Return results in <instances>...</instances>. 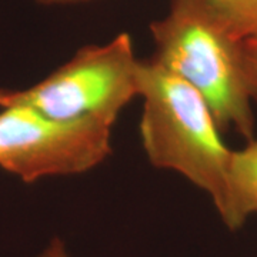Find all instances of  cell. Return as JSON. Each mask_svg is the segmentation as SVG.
I'll use <instances>...</instances> for the list:
<instances>
[{
  "instance_id": "1",
  "label": "cell",
  "mask_w": 257,
  "mask_h": 257,
  "mask_svg": "<svg viewBox=\"0 0 257 257\" xmlns=\"http://www.w3.org/2000/svg\"><path fill=\"white\" fill-rule=\"evenodd\" d=\"M142 146L157 169L172 170L209 194L220 216L227 203L231 149L210 107L190 84L160 64L139 60Z\"/></svg>"
},
{
  "instance_id": "2",
  "label": "cell",
  "mask_w": 257,
  "mask_h": 257,
  "mask_svg": "<svg viewBox=\"0 0 257 257\" xmlns=\"http://www.w3.org/2000/svg\"><path fill=\"white\" fill-rule=\"evenodd\" d=\"M153 62L190 84L223 132L254 138V111L243 70V40L223 26L204 0H172L152 22Z\"/></svg>"
},
{
  "instance_id": "3",
  "label": "cell",
  "mask_w": 257,
  "mask_h": 257,
  "mask_svg": "<svg viewBox=\"0 0 257 257\" xmlns=\"http://www.w3.org/2000/svg\"><path fill=\"white\" fill-rule=\"evenodd\" d=\"M138 67L132 37L120 33L104 45L83 46L35 86L0 89V107L20 104L52 119H99L114 126L139 97Z\"/></svg>"
},
{
  "instance_id": "4",
  "label": "cell",
  "mask_w": 257,
  "mask_h": 257,
  "mask_svg": "<svg viewBox=\"0 0 257 257\" xmlns=\"http://www.w3.org/2000/svg\"><path fill=\"white\" fill-rule=\"evenodd\" d=\"M111 128L99 119L59 120L26 106H5L0 167L25 183L89 172L110 156Z\"/></svg>"
},
{
  "instance_id": "5",
  "label": "cell",
  "mask_w": 257,
  "mask_h": 257,
  "mask_svg": "<svg viewBox=\"0 0 257 257\" xmlns=\"http://www.w3.org/2000/svg\"><path fill=\"white\" fill-rule=\"evenodd\" d=\"M257 214V138L231 150L227 170V203L220 214L229 230H239Z\"/></svg>"
},
{
  "instance_id": "6",
  "label": "cell",
  "mask_w": 257,
  "mask_h": 257,
  "mask_svg": "<svg viewBox=\"0 0 257 257\" xmlns=\"http://www.w3.org/2000/svg\"><path fill=\"white\" fill-rule=\"evenodd\" d=\"M230 32L244 40L257 35V0H204Z\"/></svg>"
},
{
  "instance_id": "7",
  "label": "cell",
  "mask_w": 257,
  "mask_h": 257,
  "mask_svg": "<svg viewBox=\"0 0 257 257\" xmlns=\"http://www.w3.org/2000/svg\"><path fill=\"white\" fill-rule=\"evenodd\" d=\"M243 70L253 104H257V35L243 40Z\"/></svg>"
},
{
  "instance_id": "8",
  "label": "cell",
  "mask_w": 257,
  "mask_h": 257,
  "mask_svg": "<svg viewBox=\"0 0 257 257\" xmlns=\"http://www.w3.org/2000/svg\"><path fill=\"white\" fill-rule=\"evenodd\" d=\"M40 257H70V254L62 240L53 239L49 243V246L43 250Z\"/></svg>"
},
{
  "instance_id": "9",
  "label": "cell",
  "mask_w": 257,
  "mask_h": 257,
  "mask_svg": "<svg viewBox=\"0 0 257 257\" xmlns=\"http://www.w3.org/2000/svg\"><path fill=\"white\" fill-rule=\"evenodd\" d=\"M39 5L43 6H66V5H76V3H84L90 0H35Z\"/></svg>"
}]
</instances>
